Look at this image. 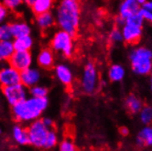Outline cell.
Segmentation results:
<instances>
[{"mask_svg": "<svg viewBox=\"0 0 152 151\" xmlns=\"http://www.w3.org/2000/svg\"><path fill=\"white\" fill-rule=\"evenodd\" d=\"M50 101L48 97L30 96L18 104L11 106L13 119L17 123L29 124L41 118L42 115L49 107Z\"/></svg>", "mask_w": 152, "mask_h": 151, "instance_id": "6da1fadb", "label": "cell"}, {"mask_svg": "<svg viewBox=\"0 0 152 151\" xmlns=\"http://www.w3.org/2000/svg\"><path fill=\"white\" fill-rule=\"evenodd\" d=\"M54 16L60 29L75 36L81 18V8L77 0H60L55 7Z\"/></svg>", "mask_w": 152, "mask_h": 151, "instance_id": "7a4b0ae2", "label": "cell"}, {"mask_svg": "<svg viewBox=\"0 0 152 151\" xmlns=\"http://www.w3.org/2000/svg\"><path fill=\"white\" fill-rule=\"evenodd\" d=\"M72 34L59 29L54 32L50 40V48L64 58H71L74 52V41Z\"/></svg>", "mask_w": 152, "mask_h": 151, "instance_id": "3957f363", "label": "cell"}, {"mask_svg": "<svg viewBox=\"0 0 152 151\" xmlns=\"http://www.w3.org/2000/svg\"><path fill=\"white\" fill-rule=\"evenodd\" d=\"M132 71L138 75L149 74L152 69V51L145 47L134 50L130 54Z\"/></svg>", "mask_w": 152, "mask_h": 151, "instance_id": "277c9868", "label": "cell"}, {"mask_svg": "<svg viewBox=\"0 0 152 151\" xmlns=\"http://www.w3.org/2000/svg\"><path fill=\"white\" fill-rule=\"evenodd\" d=\"M50 129L43 124L41 118L29 123L28 125L29 145L36 148L45 149Z\"/></svg>", "mask_w": 152, "mask_h": 151, "instance_id": "5b68a950", "label": "cell"}, {"mask_svg": "<svg viewBox=\"0 0 152 151\" xmlns=\"http://www.w3.org/2000/svg\"><path fill=\"white\" fill-rule=\"evenodd\" d=\"M2 94L6 102L10 106L18 104L29 96L28 88H27L21 82L2 87Z\"/></svg>", "mask_w": 152, "mask_h": 151, "instance_id": "8992f818", "label": "cell"}, {"mask_svg": "<svg viewBox=\"0 0 152 151\" xmlns=\"http://www.w3.org/2000/svg\"><path fill=\"white\" fill-rule=\"evenodd\" d=\"M97 85V71L95 65L89 61L85 64L83 68L81 86L82 90L86 94H93L96 89Z\"/></svg>", "mask_w": 152, "mask_h": 151, "instance_id": "52a82bcc", "label": "cell"}, {"mask_svg": "<svg viewBox=\"0 0 152 151\" xmlns=\"http://www.w3.org/2000/svg\"><path fill=\"white\" fill-rule=\"evenodd\" d=\"M34 58L30 50H15L8 63L14 68L22 71L33 65Z\"/></svg>", "mask_w": 152, "mask_h": 151, "instance_id": "ba28073f", "label": "cell"}, {"mask_svg": "<svg viewBox=\"0 0 152 151\" xmlns=\"http://www.w3.org/2000/svg\"><path fill=\"white\" fill-rule=\"evenodd\" d=\"M20 82V71L8 62L0 64V85L1 87Z\"/></svg>", "mask_w": 152, "mask_h": 151, "instance_id": "9c48e42d", "label": "cell"}, {"mask_svg": "<svg viewBox=\"0 0 152 151\" xmlns=\"http://www.w3.org/2000/svg\"><path fill=\"white\" fill-rule=\"evenodd\" d=\"M54 76L65 87H70L73 82V73L66 63H58L53 67Z\"/></svg>", "mask_w": 152, "mask_h": 151, "instance_id": "30bf717a", "label": "cell"}, {"mask_svg": "<svg viewBox=\"0 0 152 151\" xmlns=\"http://www.w3.org/2000/svg\"><path fill=\"white\" fill-rule=\"evenodd\" d=\"M42 74L39 68L31 66L22 71H20V82L27 88L39 84L41 81Z\"/></svg>", "mask_w": 152, "mask_h": 151, "instance_id": "8fae6325", "label": "cell"}, {"mask_svg": "<svg viewBox=\"0 0 152 151\" xmlns=\"http://www.w3.org/2000/svg\"><path fill=\"white\" fill-rule=\"evenodd\" d=\"M38 66L43 70H50L55 65V52L50 48L41 49L36 57Z\"/></svg>", "mask_w": 152, "mask_h": 151, "instance_id": "7c38bea8", "label": "cell"}, {"mask_svg": "<svg viewBox=\"0 0 152 151\" xmlns=\"http://www.w3.org/2000/svg\"><path fill=\"white\" fill-rule=\"evenodd\" d=\"M122 34L124 40L128 44H137L142 36V27L131 23H125L123 25Z\"/></svg>", "mask_w": 152, "mask_h": 151, "instance_id": "4fadbf2b", "label": "cell"}, {"mask_svg": "<svg viewBox=\"0 0 152 151\" xmlns=\"http://www.w3.org/2000/svg\"><path fill=\"white\" fill-rule=\"evenodd\" d=\"M11 136L13 141L18 146H28L29 145V137L28 127H25L23 124L17 123L13 125L11 130Z\"/></svg>", "mask_w": 152, "mask_h": 151, "instance_id": "5bb4252c", "label": "cell"}, {"mask_svg": "<svg viewBox=\"0 0 152 151\" xmlns=\"http://www.w3.org/2000/svg\"><path fill=\"white\" fill-rule=\"evenodd\" d=\"M35 23L40 31H48L56 25L55 16L51 11L39 14L36 16Z\"/></svg>", "mask_w": 152, "mask_h": 151, "instance_id": "9a60e30c", "label": "cell"}, {"mask_svg": "<svg viewBox=\"0 0 152 151\" xmlns=\"http://www.w3.org/2000/svg\"><path fill=\"white\" fill-rule=\"evenodd\" d=\"M140 10V5L137 0H124L119 8V17L124 20L128 17L137 13Z\"/></svg>", "mask_w": 152, "mask_h": 151, "instance_id": "2e32d148", "label": "cell"}, {"mask_svg": "<svg viewBox=\"0 0 152 151\" xmlns=\"http://www.w3.org/2000/svg\"><path fill=\"white\" fill-rule=\"evenodd\" d=\"M10 26H11V30H12L14 39L31 34L30 25L24 20H21V19L14 20L10 23Z\"/></svg>", "mask_w": 152, "mask_h": 151, "instance_id": "e0dca14e", "label": "cell"}, {"mask_svg": "<svg viewBox=\"0 0 152 151\" xmlns=\"http://www.w3.org/2000/svg\"><path fill=\"white\" fill-rule=\"evenodd\" d=\"M14 52L13 40H0V64L8 62Z\"/></svg>", "mask_w": 152, "mask_h": 151, "instance_id": "ac0fdd59", "label": "cell"}, {"mask_svg": "<svg viewBox=\"0 0 152 151\" xmlns=\"http://www.w3.org/2000/svg\"><path fill=\"white\" fill-rule=\"evenodd\" d=\"M15 50H31L34 46V39L30 35H26L13 39Z\"/></svg>", "mask_w": 152, "mask_h": 151, "instance_id": "d6986e66", "label": "cell"}, {"mask_svg": "<svg viewBox=\"0 0 152 151\" xmlns=\"http://www.w3.org/2000/svg\"><path fill=\"white\" fill-rule=\"evenodd\" d=\"M125 105L128 113L131 115H136L139 113L143 107L142 102L135 94H129L126 97L125 100Z\"/></svg>", "mask_w": 152, "mask_h": 151, "instance_id": "ffe728a7", "label": "cell"}, {"mask_svg": "<svg viewBox=\"0 0 152 151\" xmlns=\"http://www.w3.org/2000/svg\"><path fill=\"white\" fill-rule=\"evenodd\" d=\"M54 7V0H36L31 6V11L35 16L45 12H50Z\"/></svg>", "mask_w": 152, "mask_h": 151, "instance_id": "44dd1931", "label": "cell"}, {"mask_svg": "<svg viewBox=\"0 0 152 151\" xmlns=\"http://www.w3.org/2000/svg\"><path fill=\"white\" fill-rule=\"evenodd\" d=\"M137 144L139 147L152 146V127L146 126L141 130L137 137Z\"/></svg>", "mask_w": 152, "mask_h": 151, "instance_id": "7402d4cb", "label": "cell"}, {"mask_svg": "<svg viewBox=\"0 0 152 151\" xmlns=\"http://www.w3.org/2000/svg\"><path fill=\"white\" fill-rule=\"evenodd\" d=\"M108 76L112 82H120L125 77V69L118 64H115L112 65L109 69V72H108Z\"/></svg>", "mask_w": 152, "mask_h": 151, "instance_id": "603a6c76", "label": "cell"}, {"mask_svg": "<svg viewBox=\"0 0 152 151\" xmlns=\"http://www.w3.org/2000/svg\"><path fill=\"white\" fill-rule=\"evenodd\" d=\"M28 94L34 97H48L49 88L46 87L45 85H41L39 83L28 88Z\"/></svg>", "mask_w": 152, "mask_h": 151, "instance_id": "cb8c5ba5", "label": "cell"}, {"mask_svg": "<svg viewBox=\"0 0 152 151\" xmlns=\"http://www.w3.org/2000/svg\"><path fill=\"white\" fill-rule=\"evenodd\" d=\"M13 39L10 23L5 22L0 25V40H13Z\"/></svg>", "mask_w": 152, "mask_h": 151, "instance_id": "d4e9b609", "label": "cell"}, {"mask_svg": "<svg viewBox=\"0 0 152 151\" xmlns=\"http://www.w3.org/2000/svg\"><path fill=\"white\" fill-rule=\"evenodd\" d=\"M58 144H59L58 134L53 128H50L49 131L45 149H53L54 147H56L58 146Z\"/></svg>", "mask_w": 152, "mask_h": 151, "instance_id": "484cf974", "label": "cell"}, {"mask_svg": "<svg viewBox=\"0 0 152 151\" xmlns=\"http://www.w3.org/2000/svg\"><path fill=\"white\" fill-rule=\"evenodd\" d=\"M140 120L144 125H149L152 122V107L144 106L140 110Z\"/></svg>", "mask_w": 152, "mask_h": 151, "instance_id": "4316f807", "label": "cell"}, {"mask_svg": "<svg viewBox=\"0 0 152 151\" xmlns=\"http://www.w3.org/2000/svg\"><path fill=\"white\" fill-rule=\"evenodd\" d=\"M10 11H18L24 5L23 0H0Z\"/></svg>", "mask_w": 152, "mask_h": 151, "instance_id": "83f0119b", "label": "cell"}, {"mask_svg": "<svg viewBox=\"0 0 152 151\" xmlns=\"http://www.w3.org/2000/svg\"><path fill=\"white\" fill-rule=\"evenodd\" d=\"M59 150L61 151H74L76 146L71 138H64L59 144Z\"/></svg>", "mask_w": 152, "mask_h": 151, "instance_id": "f1b7e54d", "label": "cell"}, {"mask_svg": "<svg viewBox=\"0 0 152 151\" xmlns=\"http://www.w3.org/2000/svg\"><path fill=\"white\" fill-rule=\"evenodd\" d=\"M10 10L0 1V25L7 22L9 18Z\"/></svg>", "mask_w": 152, "mask_h": 151, "instance_id": "f546056e", "label": "cell"}, {"mask_svg": "<svg viewBox=\"0 0 152 151\" xmlns=\"http://www.w3.org/2000/svg\"><path fill=\"white\" fill-rule=\"evenodd\" d=\"M110 40L114 43H117V42H121L124 40L123 38V34L122 32L119 30L118 28H114L111 33H110Z\"/></svg>", "mask_w": 152, "mask_h": 151, "instance_id": "4dcf8cb0", "label": "cell"}, {"mask_svg": "<svg viewBox=\"0 0 152 151\" xmlns=\"http://www.w3.org/2000/svg\"><path fill=\"white\" fill-rule=\"evenodd\" d=\"M41 120H42L43 124H44L47 127L53 128V126H54V121L52 120V118H50L49 116H45V117H42Z\"/></svg>", "mask_w": 152, "mask_h": 151, "instance_id": "1f68e13d", "label": "cell"}, {"mask_svg": "<svg viewBox=\"0 0 152 151\" xmlns=\"http://www.w3.org/2000/svg\"><path fill=\"white\" fill-rule=\"evenodd\" d=\"M140 13L142 14L144 19H147L152 23V12L148 11V10H146L144 8H140Z\"/></svg>", "mask_w": 152, "mask_h": 151, "instance_id": "d6a6232c", "label": "cell"}, {"mask_svg": "<svg viewBox=\"0 0 152 151\" xmlns=\"http://www.w3.org/2000/svg\"><path fill=\"white\" fill-rule=\"evenodd\" d=\"M142 8H144V9H146V10H148V11H150V12H152V0H149V1H147L146 3H144L143 5H142Z\"/></svg>", "mask_w": 152, "mask_h": 151, "instance_id": "836d02e7", "label": "cell"}, {"mask_svg": "<svg viewBox=\"0 0 152 151\" xmlns=\"http://www.w3.org/2000/svg\"><path fill=\"white\" fill-rule=\"evenodd\" d=\"M35 1L36 0H23L24 5H26L27 7H31V6L34 4Z\"/></svg>", "mask_w": 152, "mask_h": 151, "instance_id": "e575fe53", "label": "cell"}, {"mask_svg": "<svg viewBox=\"0 0 152 151\" xmlns=\"http://www.w3.org/2000/svg\"><path fill=\"white\" fill-rule=\"evenodd\" d=\"M120 132H121V135L126 136V135L128 134V129H127L126 127H122V128L120 129Z\"/></svg>", "mask_w": 152, "mask_h": 151, "instance_id": "d590c367", "label": "cell"}, {"mask_svg": "<svg viewBox=\"0 0 152 151\" xmlns=\"http://www.w3.org/2000/svg\"><path fill=\"white\" fill-rule=\"evenodd\" d=\"M137 1L139 5H143L144 3H146L148 1V0H137Z\"/></svg>", "mask_w": 152, "mask_h": 151, "instance_id": "8d00e7d4", "label": "cell"}, {"mask_svg": "<svg viewBox=\"0 0 152 151\" xmlns=\"http://www.w3.org/2000/svg\"><path fill=\"white\" fill-rule=\"evenodd\" d=\"M150 75H151V79H150V81H151V90H152V69H151V71H150Z\"/></svg>", "mask_w": 152, "mask_h": 151, "instance_id": "74e56055", "label": "cell"}, {"mask_svg": "<svg viewBox=\"0 0 152 151\" xmlns=\"http://www.w3.org/2000/svg\"><path fill=\"white\" fill-rule=\"evenodd\" d=\"M2 134V129H1V127H0V135Z\"/></svg>", "mask_w": 152, "mask_h": 151, "instance_id": "f35d334b", "label": "cell"}]
</instances>
